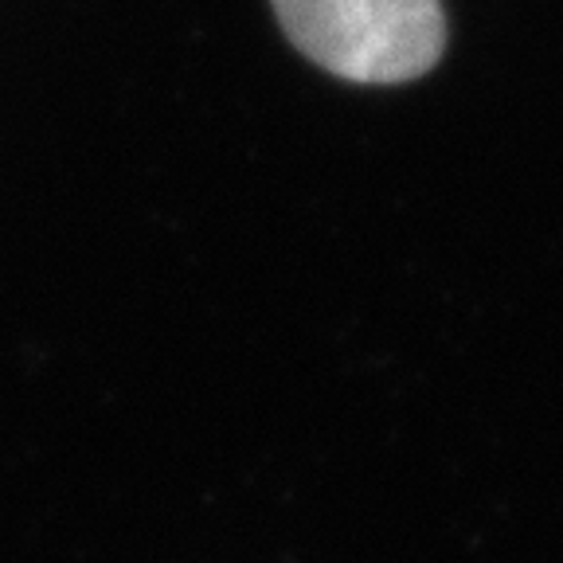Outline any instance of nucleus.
<instances>
[{
    "mask_svg": "<svg viewBox=\"0 0 563 563\" xmlns=\"http://www.w3.org/2000/svg\"><path fill=\"white\" fill-rule=\"evenodd\" d=\"M282 32L306 59L349 82H411L439 63V0H274Z\"/></svg>",
    "mask_w": 563,
    "mask_h": 563,
    "instance_id": "1",
    "label": "nucleus"
}]
</instances>
